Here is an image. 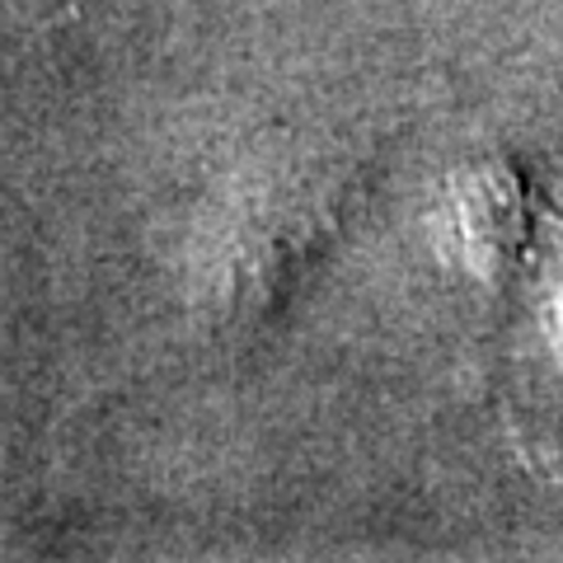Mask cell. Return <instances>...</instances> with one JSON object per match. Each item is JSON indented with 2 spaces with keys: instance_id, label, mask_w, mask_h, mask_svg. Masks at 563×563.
I'll list each match as a JSON object with an SVG mask.
<instances>
[{
  "instance_id": "obj_1",
  "label": "cell",
  "mask_w": 563,
  "mask_h": 563,
  "mask_svg": "<svg viewBox=\"0 0 563 563\" xmlns=\"http://www.w3.org/2000/svg\"><path fill=\"white\" fill-rule=\"evenodd\" d=\"M544 343H550L559 372H563V250H559V263H554V287L544 296Z\"/></svg>"
}]
</instances>
